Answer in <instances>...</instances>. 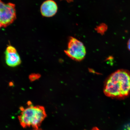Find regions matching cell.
<instances>
[{
  "instance_id": "cell-1",
  "label": "cell",
  "mask_w": 130,
  "mask_h": 130,
  "mask_svg": "<svg viewBox=\"0 0 130 130\" xmlns=\"http://www.w3.org/2000/svg\"><path fill=\"white\" fill-rule=\"evenodd\" d=\"M104 92L107 96L113 98H125L130 94V72L123 69L112 73L106 79Z\"/></svg>"
},
{
  "instance_id": "cell-2",
  "label": "cell",
  "mask_w": 130,
  "mask_h": 130,
  "mask_svg": "<svg viewBox=\"0 0 130 130\" xmlns=\"http://www.w3.org/2000/svg\"><path fill=\"white\" fill-rule=\"evenodd\" d=\"M28 105L26 108H20L21 112L18 119L21 126L24 128L31 127L33 130H43L40 126L47 116L44 107L34 106L29 102Z\"/></svg>"
},
{
  "instance_id": "cell-3",
  "label": "cell",
  "mask_w": 130,
  "mask_h": 130,
  "mask_svg": "<svg viewBox=\"0 0 130 130\" xmlns=\"http://www.w3.org/2000/svg\"><path fill=\"white\" fill-rule=\"evenodd\" d=\"M65 53L72 59L80 61L84 59L86 51L85 46L82 42L74 37L70 38L67 49Z\"/></svg>"
},
{
  "instance_id": "cell-4",
  "label": "cell",
  "mask_w": 130,
  "mask_h": 130,
  "mask_svg": "<svg viewBox=\"0 0 130 130\" xmlns=\"http://www.w3.org/2000/svg\"><path fill=\"white\" fill-rule=\"evenodd\" d=\"M15 4L9 3L7 4L2 1L0 3V26L6 27L12 24L16 19Z\"/></svg>"
},
{
  "instance_id": "cell-5",
  "label": "cell",
  "mask_w": 130,
  "mask_h": 130,
  "mask_svg": "<svg viewBox=\"0 0 130 130\" xmlns=\"http://www.w3.org/2000/svg\"><path fill=\"white\" fill-rule=\"evenodd\" d=\"M5 54L6 62L8 66L15 67L21 64L20 57L14 47L8 46L6 48Z\"/></svg>"
},
{
  "instance_id": "cell-6",
  "label": "cell",
  "mask_w": 130,
  "mask_h": 130,
  "mask_svg": "<svg viewBox=\"0 0 130 130\" xmlns=\"http://www.w3.org/2000/svg\"><path fill=\"white\" fill-rule=\"evenodd\" d=\"M58 7L56 3L53 0H47L44 2L40 7V12L44 17H53L57 12Z\"/></svg>"
},
{
  "instance_id": "cell-7",
  "label": "cell",
  "mask_w": 130,
  "mask_h": 130,
  "mask_svg": "<svg viewBox=\"0 0 130 130\" xmlns=\"http://www.w3.org/2000/svg\"><path fill=\"white\" fill-rule=\"evenodd\" d=\"M108 28V26L106 24L102 23L97 26L95 28V30L98 33L102 35L105 34Z\"/></svg>"
},
{
  "instance_id": "cell-8",
  "label": "cell",
  "mask_w": 130,
  "mask_h": 130,
  "mask_svg": "<svg viewBox=\"0 0 130 130\" xmlns=\"http://www.w3.org/2000/svg\"><path fill=\"white\" fill-rule=\"evenodd\" d=\"M40 77V75L39 74H32L29 76V79L31 81H32L38 79Z\"/></svg>"
},
{
  "instance_id": "cell-9",
  "label": "cell",
  "mask_w": 130,
  "mask_h": 130,
  "mask_svg": "<svg viewBox=\"0 0 130 130\" xmlns=\"http://www.w3.org/2000/svg\"><path fill=\"white\" fill-rule=\"evenodd\" d=\"M123 130H130V123L127 125Z\"/></svg>"
},
{
  "instance_id": "cell-10",
  "label": "cell",
  "mask_w": 130,
  "mask_h": 130,
  "mask_svg": "<svg viewBox=\"0 0 130 130\" xmlns=\"http://www.w3.org/2000/svg\"><path fill=\"white\" fill-rule=\"evenodd\" d=\"M127 47L128 49L130 51V38L128 41L127 43Z\"/></svg>"
},
{
  "instance_id": "cell-11",
  "label": "cell",
  "mask_w": 130,
  "mask_h": 130,
  "mask_svg": "<svg viewBox=\"0 0 130 130\" xmlns=\"http://www.w3.org/2000/svg\"><path fill=\"white\" fill-rule=\"evenodd\" d=\"M91 130H100V129H99L97 127H93Z\"/></svg>"
}]
</instances>
